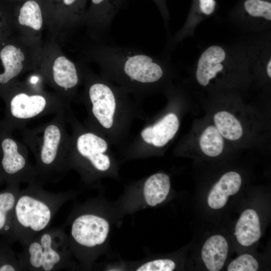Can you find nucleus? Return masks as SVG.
Segmentation results:
<instances>
[{
	"instance_id": "2f4dec72",
	"label": "nucleus",
	"mask_w": 271,
	"mask_h": 271,
	"mask_svg": "<svg viewBox=\"0 0 271 271\" xmlns=\"http://www.w3.org/2000/svg\"><path fill=\"white\" fill-rule=\"evenodd\" d=\"M2 183V181H1V180L0 179V184H1Z\"/></svg>"
},
{
	"instance_id": "dca6fc26",
	"label": "nucleus",
	"mask_w": 271,
	"mask_h": 271,
	"mask_svg": "<svg viewBox=\"0 0 271 271\" xmlns=\"http://www.w3.org/2000/svg\"><path fill=\"white\" fill-rule=\"evenodd\" d=\"M170 179L162 173L154 174L145 181L143 188L144 198L151 206H155L164 202L170 189Z\"/></svg>"
},
{
	"instance_id": "7ed1b4c3",
	"label": "nucleus",
	"mask_w": 271,
	"mask_h": 271,
	"mask_svg": "<svg viewBox=\"0 0 271 271\" xmlns=\"http://www.w3.org/2000/svg\"><path fill=\"white\" fill-rule=\"evenodd\" d=\"M73 196L70 191H46L38 181L28 183L20 191L4 239L10 244L19 242L26 245L49 227L58 211Z\"/></svg>"
},
{
	"instance_id": "c756f323",
	"label": "nucleus",
	"mask_w": 271,
	"mask_h": 271,
	"mask_svg": "<svg viewBox=\"0 0 271 271\" xmlns=\"http://www.w3.org/2000/svg\"><path fill=\"white\" fill-rule=\"evenodd\" d=\"M271 60L270 59L267 65V73L268 74V76L270 78L271 77Z\"/></svg>"
},
{
	"instance_id": "ddd939ff",
	"label": "nucleus",
	"mask_w": 271,
	"mask_h": 271,
	"mask_svg": "<svg viewBox=\"0 0 271 271\" xmlns=\"http://www.w3.org/2000/svg\"><path fill=\"white\" fill-rule=\"evenodd\" d=\"M224 50L218 46H212L205 50L198 61L196 78L202 86H207L210 80L223 69L221 62L225 58Z\"/></svg>"
},
{
	"instance_id": "aec40b11",
	"label": "nucleus",
	"mask_w": 271,
	"mask_h": 271,
	"mask_svg": "<svg viewBox=\"0 0 271 271\" xmlns=\"http://www.w3.org/2000/svg\"><path fill=\"white\" fill-rule=\"evenodd\" d=\"M215 126L221 136L230 141L241 138L243 128L241 123L232 114L227 111H220L213 116Z\"/></svg>"
},
{
	"instance_id": "bb28decb",
	"label": "nucleus",
	"mask_w": 271,
	"mask_h": 271,
	"mask_svg": "<svg viewBox=\"0 0 271 271\" xmlns=\"http://www.w3.org/2000/svg\"><path fill=\"white\" fill-rule=\"evenodd\" d=\"M201 11L206 15L211 14L214 11L216 3L214 0H199Z\"/></svg>"
},
{
	"instance_id": "393cba45",
	"label": "nucleus",
	"mask_w": 271,
	"mask_h": 271,
	"mask_svg": "<svg viewBox=\"0 0 271 271\" xmlns=\"http://www.w3.org/2000/svg\"><path fill=\"white\" fill-rule=\"evenodd\" d=\"M258 268L257 260L249 254H243L233 260L227 266L228 271H256Z\"/></svg>"
},
{
	"instance_id": "a878e982",
	"label": "nucleus",
	"mask_w": 271,
	"mask_h": 271,
	"mask_svg": "<svg viewBox=\"0 0 271 271\" xmlns=\"http://www.w3.org/2000/svg\"><path fill=\"white\" fill-rule=\"evenodd\" d=\"M175 262L170 259H158L147 262L138 267L137 271H172Z\"/></svg>"
},
{
	"instance_id": "6e6552de",
	"label": "nucleus",
	"mask_w": 271,
	"mask_h": 271,
	"mask_svg": "<svg viewBox=\"0 0 271 271\" xmlns=\"http://www.w3.org/2000/svg\"><path fill=\"white\" fill-rule=\"evenodd\" d=\"M69 106L60 103H51L41 94L29 95L19 92L6 101L4 117L0 124L13 131L22 129L28 121L45 114L58 113Z\"/></svg>"
},
{
	"instance_id": "4be33fe9",
	"label": "nucleus",
	"mask_w": 271,
	"mask_h": 271,
	"mask_svg": "<svg viewBox=\"0 0 271 271\" xmlns=\"http://www.w3.org/2000/svg\"><path fill=\"white\" fill-rule=\"evenodd\" d=\"M18 21L22 25L39 30L42 26L43 19L39 4L34 0L26 2L20 9Z\"/></svg>"
},
{
	"instance_id": "9b49d317",
	"label": "nucleus",
	"mask_w": 271,
	"mask_h": 271,
	"mask_svg": "<svg viewBox=\"0 0 271 271\" xmlns=\"http://www.w3.org/2000/svg\"><path fill=\"white\" fill-rule=\"evenodd\" d=\"M241 177L236 172L226 173L210 191L207 203L212 209H219L226 204L228 197L236 194L241 185Z\"/></svg>"
},
{
	"instance_id": "5701e85b",
	"label": "nucleus",
	"mask_w": 271,
	"mask_h": 271,
	"mask_svg": "<svg viewBox=\"0 0 271 271\" xmlns=\"http://www.w3.org/2000/svg\"><path fill=\"white\" fill-rule=\"evenodd\" d=\"M10 244L3 238L0 240V271L24 270Z\"/></svg>"
},
{
	"instance_id": "2eb2a0df",
	"label": "nucleus",
	"mask_w": 271,
	"mask_h": 271,
	"mask_svg": "<svg viewBox=\"0 0 271 271\" xmlns=\"http://www.w3.org/2000/svg\"><path fill=\"white\" fill-rule=\"evenodd\" d=\"M235 234L239 244L244 246H250L260 239V224L256 211L247 209L242 213L235 226Z\"/></svg>"
},
{
	"instance_id": "423d86ee",
	"label": "nucleus",
	"mask_w": 271,
	"mask_h": 271,
	"mask_svg": "<svg viewBox=\"0 0 271 271\" xmlns=\"http://www.w3.org/2000/svg\"><path fill=\"white\" fill-rule=\"evenodd\" d=\"M24 246L17 255L24 270L54 271L71 266L67 236L62 226L47 228Z\"/></svg>"
},
{
	"instance_id": "cd10ccee",
	"label": "nucleus",
	"mask_w": 271,
	"mask_h": 271,
	"mask_svg": "<svg viewBox=\"0 0 271 271\" xmlns=\"http://www.w3.org/2000/svg\"><path fill=\"white\" fill-rule=\"evenodd\" d=\"M83 0H63V2L66 6H72L76 4L82 3Z\"/></svg>"
},
{
	"instance_id": "f8f14e48",
	"label": "nucleus",
	"mask_w": 271,
	"mask_h": 271,
	"mask_svg": "<svg viewBox=\"0 0 271 271\" xmlns=\"http://www.w3.org/2000/svg\"><path fill=\"white\" fill-rule=\"evenodd\" d=\"M126 0H91L94 23L102 39L107 42L111 23Z\"/></svg>"
},
{
	"instance_id": "f03ea898",
	"label": "nucleus",
	"mask_w": 271,
	"mask_h": 271,
	"mask_svg": "<svg viewBox=\"0 0 271 271\" xmlns=\"http://www.w3.org/2000/svg\"><path fill=\"white\" fill-rule=\"evenodd\" d=\"M96 55L102 76L137 99L154 91L165 75L157 59L137 49L106 43Z\"/></svg>"
},
{
	"instance_id": "f257e3e1",
	"label": "nucleus",
	"mask_w": 271,
	"mask_h": 271,
	"mask_svg": "<svg viewBox=\"0 0 271 271\" xmlns=\"http://www.w3.org/2000/svg\"><path fill=\"white\" fill-rule=\"evenodd\" d=\"M84 98L86 126L110 143H120L136 117L138 106L123 89L101 75L89 82Z\"/></svg>"
},
{
	"instance_id": "7c9ffc66",
	"label": "nucleus",
	"mask_w": 271,
	"mask_h": 271,
	"mask_svg": "<svg viewBox=\"0 0 271 271\" xmlns=\"http://www.w3.org/2000/svg\"><path fill=\"white\" fill-rule=\"evenodd\" d=\"M126 1H127V0H126ZM153 1H155V2H156L157 3H160V2H159L160 0H153Z\"/></svg>"
},
{
	"instance_id": "9d476101",
	"label": "nucleus",
	"mask_w": 271,
	"mask_h": 271,
	"mask_svg": "<svg viewBox=\"0 0 271 271\" xmlns=\"http://www.w3.org/2000/svg\"><path fill=\"white\" fill-rule=\"evenodd\" d=\"M179 126L177 115L168 112L155 122L145 125L130 149L148 150L163 148L174 138Z\"/></svg>"
},
{
	"instance_id": "412c9836",
	"label": "nucleus",
	"mask_w": 271,
	"mask_h": 271,
	"mask_svg": "<svg viewBox=\"0 0 271 271\" xmlns=\"http://www.w3.org/2000/svg\"><path fill=\"white\" fill-rule=\"evenodd\" d=\"M223 137L214 125L207 126L202 132L199 139V146L206 156L215 157L219 156L224 149Z\"/></svg>"
},
{
	"instance_id": "a211bd4d",
	"label": "nucleus",
	"mask_w": 271,
	"mask_h": 271,
	"mask_svg": "<svg viewBox=\"0 0 271 271\" xmlns=\"http://www.w3.org/2000/svg\"><path fill=\"white\" fill-rule=\"evenodd\" d=\"M5 70L0 74V84L5 85L17 76L23 68L25 55L21 49L13 45H7L0 53Z\"/></svg>"
},
{
	"instance_id": "6ab92c4d",
	"label": "nucleus",
	"mask_w": 271,
	"mask_h": 271,
	"mask_svg": "<svg viewBox=\"0 0 271 271\" xmlns=\"http://www.w3.org/2000/svg\"><path fill=\"white\" fill-rule=\"evenodd\" d=\"M20 191L19 185H7L6 188L0 192V236L3 239L8 233Z\"/></svg>"
},
{
	"instance_id": "39448f33",
	"label": "nucleus",
	"mask_w": 271,
	"mask_h": 271,
	"mask_svg": "<svg viewBox=\"0 0 271 271\" xmlns=\"http://www.w3.org/2000/svg\"><path fill=\"white\" fill-rule=\"evenodd\" d=\"M73 132L67 157L68 169L78 170L85 178L107 172L112 166L110 142L80 123L71 114Z\"/></svg>"
},
{
	"instance_id": "0eeeda50",
	"label": "nucleus",
	"mask_w": 271,
	"mask_h": 271,
	"mask_svg": "<svg viewBox=\"0 0 271 271\" xmlns=\"http://www.w3.org/2000/svg\"><path fill=\"white\" fill-rule=\"evenodd\" d=\"M12 131L0 124V179L7 185L37 181L35 166L29 162L24 145L17 141Z\"/></svg>"
},
{
	"instance_id": "20e7f679",
	"label": "nucleus",
	"mask_w": 271,
	"mask_h": 271,
	"mask_svg": "<svg viewBox=\"0 0 271 271\" xmlns=\"http://www.w3.org/2000/svg\"><path fill=\"white\" fill-rule=\"evenodd\" d=\"M64 110L51 120L31 129H24L23 138L33 154L37 181L55 182L67 171V157L71 136L66 131Z\"/></svg>"
},
{
	"instance_id": "4468645a",
	"label": "nucleus",
	"mask_w": 271,
	"mask_h": 271,
	"mask_svg": "<svg viewBox=\"0 0 271 271\" xmlns=\"http://www.w3.org/2000/svg\"><path fill=\"white\" fill-rule=\"evenodd\" d=\"M228 251V245L222 235H215L204 243L201 250L202 259L210 271H218L224 265Z\"/></svg>"
},
{
	"instance_id": "1a4fd4ad",
	"label": "nucleus",
	"mask_w": 271,
	"mask_h": 271,
	"mask_svg": "<svg viewBox=\"0 0 271 271\" xmlns=\"http://www.w3.org/2000/svg\"><path fill=\"white\" fill-rule=\"evenodd\" d=\"M65 225L69 227V248L75 252L95 249L105 242L109 231L106 219L88 211L69 217Z\"/></svg>"
},
{
	"instance_id": "f3484780",
	"label": "nucleus",
	"mask_w": 271,
	"mask_h": 271,
	"mask_svg": "<svg viewBox=\"0 0 271 271\" xmlns=\"http://www.w3.org/2000/svg\"><path fill=\"white\" fill-rule=\"evenodd\" d=\"M53 78L56 85L65 91L74 89L79 82V76L75 64L64 56L58 57L54 61Z\"/></svg>"
},
{
	"instance_id": "c85d7f7f",
	"label": "nucleus",
	"mask_w": 271,
	"mask_h": 271,
	"mask_svg": "<svg viewBox=\"0 0 271 271\" xmlns=\"http://www.w3.org/2000/svg\"><path fill=\"white\" fill-rule=\"evenodd\" d=\"M39 80V78L38 76H33L30 78V82L31 84H35L37 83Z\"/></svg>"
},
{
	"instance_id": "b1692460",
	"label": "nucleus",
	"mask_w": 271,
	"mask_h": 271,
	"mask_svg": "<svg viewBox=\"0 0 271 271\" xmlns=\"http://www.w3.org/2000/svg\"><path fill=\"white\" fill-rule=\"evenodd\" d=\"M244 7L247 13L253 17H263L271 20V4L261 0H246Z\"/></svg>"
}]
</instances>
